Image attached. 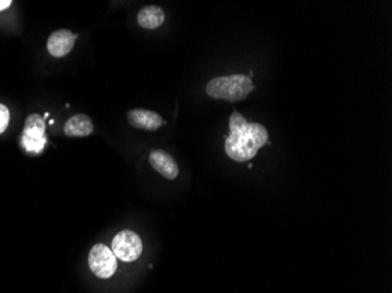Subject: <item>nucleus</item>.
<instances>
[{
	"label": "nucleus",
	"mask_w": 392,
	"mask_h": 293,
	"mask_svg": "<svg viewBox=\"0 0 392 293\" xmlns=\"http://www.w3.org/2000/svg\"><path fill=\"white\" fill-rule=\"evenodd\" d=\"M229 136L226 138L225 150L236 162L254 159L258 149L267 145L268 131L260 124H249L246 117L234 110L229 119Z\"/></svg>",
	"instance_id": "nucleus-1"
},
{
	"label": "nucleus",
	"mask_w": 392,
	"mask_h": 293,
	"mask_svg": "<svg viewBox=\"0 0 392 293\" xmlns=\"http://www.w3.org/2000/svg\"><path fill=\"white\" fill-rule=\"evenodd\" d=\"M11 4V0H0V12L4 11L6 8H10Z\"/></svg>",
	"instance_id": "nucleus-12"
},
{
	"label": "nucleus",
	"mask_w": 392,
	"mask_h": 293,
	"mask_svg": "<svg viewBox=\"0 0 392 293\" xmlns=\"http://www.w3.org/2000/svg\"><path fill=\"white\" fill-rule=\"evenodd\" d=\"M128 124L141 131H154L163 124L160 114L147 110H132L127 113Z\"/></svg>",
	"instance_id": "nucleus-8"
},
{
	"label": "nucleus",
	"mask_w": 392,
	"mask_h": 293,
	"mask_svg": "<svg viewBox=\"0 0 392 293\" xmlns=\"http://www.w3.org/2000/svg\"><path fill=\"white\" fill-rule=\"evenodd\" d=\"M46 126L45 120L39 114H31L27 117L23 131L22 145L26 152L39 154L43 152L46 145L47 138L45 136Z\"/></svg>",
	"instance_id": "nucleus-3"
},
{
	"label": "nucleus",
	"mask_w": 392,
	"mask_h": 293,
	"mask_svg": "<svg viewBox=\"0 0 392 293\" xmlns=\"http://www.w3.org/2000/svg\"><path fill=\"white\" fill-rule=\"evenodd\" d=\"M10 124V110L8 107L0 103V134H3L8 129Z\"/></svg>",
	"instance_id": "nucleus-11"
},
{
	"label": "nucleus",
	"mask_w": 392,
	"mask_h": 293,
	"mask_svg": "<svg viewBox=\"0 0 392 293\" xmlns=\"http://www.w3.org/2000/svg\"><path fill=\"white\" fill-rule=\"evenodd\" d=\"M255 89L253 80L247 75L235 74L212 79L206 87V93L212 99L237 103L246 99Z\"/></svg>",
	"instance_id": "nucleus-2"
},
{
	"label": "nucleus",
	"mask_w": 392,
	"mask_h": 293,
	"mask_svg": "<svg viewBox=\"0 0 392 293\" xmlns=\"http://www.w3.org/2000/svg\"><path fill=\"white\" fill-rule=\"evenodd\" d=\"M149 162H151V166L160 175H163V177H166L168 180H175L179 176L180 170H179L177 161L173 159V156L165 152V150L156 149V150L151 152V154H149Z\"/></svg>",
	"instance_id": "nucleus-7"
},
{
	"label": "nucleus",
	"mask_w": 392,
	"mask_h": 293,
	"mask_svg": "<svg viewBox=\"0 0 392 293\" xmlns=\"http://www.w3.org/2000/svg\"><path fill=\"white\" fill-rule=\"evenodd\" d=\"M75 38L70 30H58L47 40V51L56 58H64L75 47Z\"/></svg>",
	"instance_id": "nucleus-6"
},
{
	"label": "nucleus",
	"mask_w": 392,
	"mask_h": 293,
	"mask_svg": "<svg viewBox=\"0 0 392 293\" xmlns=\"http://www.w3.org/2000/svg\"><path fill=\"white\" fill-rule=\"evenodd\" d=\"M112 249L115 257L131 263L142 254V240L138 233L132 230H122L112 240Z\"/></svg>",
	"instance_id": "nucleus-4"
},
{
	"label": "nucleus",
	"mask_w": 392,
	"mask_h": 293,
	"mask_svg": "<svg viewBox=\"0 0 392 293\" xmlns=\"http://www.w3.org/2000/svg\"><path fill=\"white\" fill-rule=\"evenodd\" d=\"M166 19L163 8L156 5H148L138 13V24L142 29L156 30L163 25Z\"/></svg>",
	"instance_id": "nucleus-10"
},
{
	"label": "nucleus",
	"mask_w": 392,
	"mask_h": 293,
	"mask_svg": "<svg viewBox=\"0 0 392 293\" xmlns=\"http://www.w3.org/2000/svg\"><path fill=\"white\" fill-rule=\"evenodd\" d=\"M64 131L70 138H86L94 131V126L89 115L77 114L66 121Z\"/></svg>",
	"instance_id": "nucleus-9"
},
{
	"label": "nucleus",
	"mask_w": 392,
	"mask_h": 293,
	"mask_svg": "<svg viewBox=\"0 0 392 293\" xmlns=\"http://www.w3.org/2000/svg\"><path fill=\"white\" fill-rule=\"evenodd\" d=\"M89 268L99 278H110L118 268L117 257L105 244H96L89 254Z\"/></svg>",
	"instance_id": "nucleus-5"
}]
</instances>
